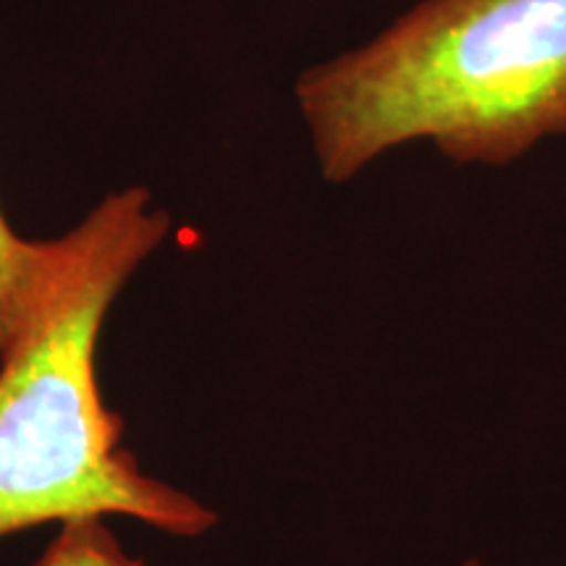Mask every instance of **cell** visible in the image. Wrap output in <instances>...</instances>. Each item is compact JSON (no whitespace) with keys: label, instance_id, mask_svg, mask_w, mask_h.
Listing matches in <instances>:
<instances>
[{"label":"cell","instance_id":"6da1fadb","mask_svg":"<svg viewBox=\"0 0 566 566\" xmlns=\"http://www.w3.org/2000/svg\"><path fill=\"white\" fill-rule=\"evenodd\" d=\"M166 237V212L132 187L42 242L24 325L0 357V537L82 516H134L176 537L216 527V512L139 470L97 386L105 315Z\"/></svg>","mask_w":566,"mask_h":566},{"label":"cell","instance_id":"7a4b0ae2","mask_svg":"<svg viewBox=\"0 0 566 566\" xmlns=\"http://www.w3.org/2000/svg\"><path fill=\"white\" fill-rule=\"evenodd\" d=\"M294 92L331 184L417 139L509 166L566 134V0H420Z\"/></svg>","mask_w":566,"mask_h":566},{"label":"cell","instance_id":"3957f363","mask_svg":"<svg viewBox=\"0 0 566 566\" xmlns=\"http://www.w3.org/2000/svg\"><path fill=\"white\" fill-rule=\"evenodd\" d=\"M42 263V242L21 239L0 210V357L24 325Z\"/></svg>","mask_w":566,"mask_h":566},{"label":"cell","instance_id":"277c9868","mask_svg":"<svg viewBox=\"0 0 566 566\" xmlns=\"http://www.w3.org/2000/svg\"><path fill=\"white\" fill-rule=\"evenodd\" d=\"M34 566H145L137 556L126 554L105 516H82L61 522L59 535Z\"/></svg>","mask_w":566,"mask_h":566},{"label":"cell","instance_id":"5b68a950","mask_svg":"<svg viewBox=\"0 0 566 566\" xmlns=\"http://www.w3.org/2000/svg\"><path fill=\"white\" fill-rule=\"evenodd\" d=\"M459 566H488V564H483V562H464V564H459Z\"/></svg>","mask_w":566,"mask_h":566}]
</instances>
